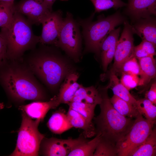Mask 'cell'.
<instances>
[{"label": "cell", "instance_id": "obj_1", "mask_svg": "<svg viewBox=\"0 0 156 156\" xmlns=\"http://www.w3.org/2000/svg\"><path fill=\"white\" fill-rule=\"evenodd\" d=\"M35 76L23 57L16 60L5 58L0 64V84L15 99L45 100L43 89Z\"/></svg>", "mask_w": 156, "mask_h": 156}, {"label": "cell", "instance_id": "obj_2", "mask_svg": "<svg viewBox=\"0 0 156 156\" xmlns=\"http://www.w3.org/2000/svg\"><path fill=\"white\" fill-rule=\"evenodd\" d=\"M23 59L34 75L52 90L56 89L68 74L74 72L71 65L54 48L45 44H40Z\"/></svg>", "mask_w": 156, "mask_h": 156}, {"label": "cell", "instance_id": "obj_3", "mask_svg": "<svg viewBox=\"0 0 156 156\" xmlns=\"http://www.w3.org/2000/svg\"><path fill=\"white\" fill-rule=\"evenodd\" d=\"M107 90L103 88L99 92L102 98L99 105L100 112L94 117L93 123L96 135H99L101 138L116 146L129 132L135 120L121 115L115 109L110 101Z\"/></svg>", "mask_w": 156, "mask_h": 156}, {"label": "cell", "instance_id": "obj_4", "mask_svg": "<svg viewBox=\"0 0 156 156\" xmlns=\"http://www.w3.org/2000/svg\"><path fill=\"white\" fill-rule=\"evenodd\" d=\"M32 25L23 15L14 12L10 24L1 28L0 34L7 42L6 58L21 59L26 51L36 48L39 42V37L34 34Z\"/></svg>", "mask_w": 156, "mask_h": 156}, {"label": "cell", "instance_id": "obj_5", "mask_svg": "<svg viewBox=\"0 0 156 156\" xmlns=\"http://www.w3.org/2000/svg\"><path fill=\"white\" fill-rule=\"evenodd\" d=\"M125 21V18L119 11L107 17H99L94 22L90 19L80 21L86 50L99 54L101 46L104 39L115 27Z\"/></svg>", "mask_w": 156, "mask_h": 156}, {"label": "cell", "instance_id": "obj_6", "mask_svg": "<svg viewBox=\"0 0 156 156\" xmlns=\"http://www.w3.org/2000/svg\"><path fill=\"white\" fill-rule=\"evenodd\" d=\"M22 113V120L17 131L16 146L10 156H38L41 142L45 137L38 130L41 121L38 119L33 120L24 112Z\"/></svg>", "mask_w": 156, "mask_h": 156}, {"label": "cell", "instance_id": "obj_7", "mask_svg": "<svg viewBox=\"0 0 156 156\" xmlns=\"http://www.w3.org/2000/svg\"><path fill=\"white\" fill-rule=\"evenodd\" d=\"M155 122L144 118L138 112L130 130L116 145L118 156H130L148 138Z\"/></svg>", "mask_w": 156, "mask_h": 156}, {"label": "cell", "instance_id": "obj_8", "mask_svg": "<svg viewBox=\"0 0 156 156\" xmlns=\"http://www.w3.org/2000/svg\"><path fill=\"white\" fill-rule=\"evenodd\" d=\"M56 47L64 50L76 62L79 60L81 48V38L78 24L72 15L67 12L63 22Z\"/></svg>", "mask_w": 156, "mask_h": 156}, {"label": "cell", "instance_id": "obj_9", "mask_svg": "<svg viewBox=\"0 0 156 156\" xmlns=\"http://www.w3.org/2000/svg\"><path fill=\"white\" fill-rule=\"evenodd\" d=\"M86 138L83 133L75 139L44 137L41 142L39 153L46 156H68L77 145L87 140Z\"/></svg>", "mask_w": 156, "mask_h": 156}, {"label": "cell", "instance_id": "obj_10", "mask_svg": "<svg viewBox=\"0 0 156 156\" xmlns=\"http://www.w3.org/2000/svg\"><path fill=\"white\" fill-rule=\"evenodd\" d=\"M121 36L118 40L116 47L113 65V71L118 72L123 63L133 56L134 38L131 26L125 21Z\"/></svg>", "mask_w": 156, "mask_h": 156}, {"label": "cell", "instance_id": "obj_11", "mask_svg": "<svg viewBox=\"0 0 156 156\" xmlns=\"http://www.w3.org/2000/svg\"><path fill=\"white\" fill-rule=\"evenodd\" d=\"M14 12L25 16L32 24L38 25L52 11L43 0H21L14 4Z\"/></svg>", "mask_w": 156, "mask_h": 156}, {"label": "cell", "instance_id": "obj_12", "mask_svg": "<svg viewBox=\"0 0 156 156\" xmlns=\"http://www.w3.org/2000/svg\"><path fill=\"white\" fill-rule=\"evenodd\" d=\"M61 10L52 11L43 20L39 43L55 46L62 24L63 19Z\"/></svg>", "mask_w": 156, "mask_h": 156}, {"label": "cell", "instance_id": "obj_13", "mask_svg": "<svg viewBox=\"0 0 156 156\" xmlns=\"http://www.w3.org/2000/svg\"><path fill=\"white\" fill-rule=\"evenodd\" d=\"M60 104L57 96H55L49 101L34 102L20 106L18 109L31 118L40 119L42 121L50 109L56 108Z\"/></svg>", "mask_w": 156, "mask_h": 156}, {"label": "cell", "instance_id": "obj_14", "mask_svg": "<svg viewBox=\"0 0 156 156\" xmlns=\"http://www.w3.org/2000/svg\"><path fill=\"white\" fill-rule=\"evenodd\" d=\"M127 11L138 20L156 14V0H128Z\"/></svg>", "mask_w": 156, "mask_h": 156}, {"label": "cell", "instance_id": "obj_15", "mask_svg": "<svg viewBox=\"0 0 156 156\" xmlns=\"http://www.w3.org/2000/svg\"><path fill=\"white\" fill-rule=\"evenodd\" d=\"M120 31V27L112 30L103 40L101 46L102 65L105 72L107 71L108 65L114 57Z\"/></svg>", "mask_w": 156, "mask_h": 156}, {"label": "cell", "instance_id": "obj_16", "mask_svg": "<svg viewBox=\"0 0 156 156\" xmlns=\"http://www.w3.org/2000/svg\"><path fill=\"white\" fill-rule=\"evenodd\" d=\"M131 25L133 34H136L142 39L156 44V20L151 16L136 20Z\"/></svg>", "mask_w": 156, "mask_h": 156}, {"label": "cell", "instance_id": "obj_17", "mask_svg": "<svg viewBox=\"0 0 156 156\" xmlns=\"http://www.w3.org/2000/svg\"><path fill=\"white\" fill-rule=\"evenodd\" d=\"M78 77V74L74 72L70 73L65 77L57 96L60 104H68L71 101L80 86V84L77 82Z\"/></svg>", "mask_w": 156, "mask_h": 156}, {"label": "cell", "instance_id": "obj_18", "mask_svg": "<svg viewBox=\"0 0 156 156\" xmlns=\"http://www.w3.org/2000/svg\"><path fill=\"white\" fill-rule=\"evenodd\" d=\"M67 115L73 127L82 129L83 134L86 138H90L96 135L95 127L92 121L88 120L70 108Z\"/></svg>", "mask_w": 156, "mask_h": 156}, {"label": "cell", "instance_id": "obj_19", "mask_svg": "<svg viewBox=\"0 0 156 156\" xmlns=\"http://www.w3.org/2000/svg\"><path fill=\"white\" fill-rule=\"evenodd\" d=\"M102 101L100 92L94 86L84 87L80 84L71 102H82L96 105H99Z\"/></svg>", "mask_w": 156, "mask_h": 156}, {"label": "cell", "instance_id": "obj_20", "mask_svg": "<svg viewBox=\"0 0 156 156\" xmlns=\"http://www.w3.org/2000/svg\"><path fill=\"white\" fill-rule=\"evenodd\" d=\"M140 72V86L147 85L156 76V61L153 57L147 56L138 59Z\"/></svg>", "mask_w": 156, "mask_h": 156}, {"label": "cell", "instance_id": "obj_21", "mask_svg": "<svg viewBox=\"0 0 156 156\" xmlns=\"http://www.w3.org/2000/svg\"><path fill=\"white\" fill-rule=\"evenodd\" d=\"M47 125L49 130L56 134H60L73 127L67 114L60 110L52 114Z\"/></svg>", "mask_w": 156, "mask_h": 156}, {"label": "cell", "instance_id": "obj_22", "mask_svg": "<svg viewBox=\"0 0 156 156\" xmlns=\"http://www.w3.org/2000/svg\"><path fill=\"white\" fill-rule=\"evenodd\" d=\"M109 83L105 89H111L114 95L131 104L136 107L137 100L129 90L121 83L115 73L112 72L109 76Z\"/></svg>", "mask_w": 156, "mask_h": 156}, {"label": "cell", "instance_id": "obj_23", "mask_svg": "<svg viewBox=\"0 0 156 156\" xmlns=\"http://www.w3.org/2000/svg\"><path fill=\"white\" fill-rule=\"evenodd\" d=\"M156 155V129H153L144 142L130 156H155Z\"/></svg>", "mask_w": 156, "mask_h": 156}, {"label": "cell", "instance_id": "obj_24", "mask_svg": "<svg viewBox=\"0 0 156 156\" xmlns=\"http://www.w3.org/2000/svg\"><path fill=\"white\" fill-rule=\"evenodd\" d=\"M110 100L115 109L124 116L135 118L138 113L136 107L116 95H114Z\"/></svg>", "mask_w": 156, "mask_h": 156}, {"label": "cell", "instance_id": "obj_25", "mask_svg": "<svg viewBox=\"0 0 156 156\" xmlns=\"http://www.w3.org/2000/svg\"><path fill=\"white\" fill-rule=\"evenodd\" d=\"M91 140H87L77 145L68 155V156H93L99 141L100 136L96 134Z\"/></svg>", "mask_w": 156, "mask_h": 156}, {"label": "cell", "instance_id": "obj_26", "mask_svg": "<svg viewBox=\"0 0 156 156\" xmlns=\"http://www.w3.org/2000/svg\"><path fill=\"white\" fill-rule=\"evenodd\" d=\"M136 107L138 112L150 121H155L156 105L144 98L137 100Z\"/></svg>", "mask_w": 156, "mask_h": 156}, {"label": "cell", "instance_id": "obj_27", "mask_svg": "<svg viewBox=\"0 0 156 156\" xmlns=\"http://www.w3.org/2000/svg\"><path fill=\"white\" fill-rule=\"evenodd\" d=\"M69 108L77 112L88 120L92 121L96 105L89 103L71 102L68 104Z\"/></svg>", "mask_w": 156, "mask_h": 156}, {"label": "cell", "instance_id": "obj_28", "mask_svg": "<svg viewBox=\"0 0 156 156\" xmlns=\"http://www.w3.org/2000/svg\"><path fill=\"white\" fill-rule=\"evenodd\" d=\"M14 2L0 1V27H7L11 23L14 13Z\"/></svg>", "mask_w": 156, "mask_h": 156}, {"label": "cell", "instance_id": "obj_29", "mask_svg": "<svg viewBox=\"0 0 156 156\" xmlns=\"http://www.w3.org/2000/svg\"><path fill=\"white\" fill-rule=\"evenodd\" d=\"M156 46L149 41L142 40L136 46H134L133 56L137 59L147 56L153 57L156 54Z\"/></svg>", "mask_w": 156, "mask_h": 156}, {"label": "cell", "instance_id": "obj_30", "mask_svg": "<svg viewBox=\"0 0 156 156\" xmlns=\"http://www.w3.org/2000/svg\"><path fill=\"white\" fill-rule=\"evenodd\" d=\"M118 151L116 146L100 138L93 156H116Z\"/></svg>", "mask_w": 156, "mask_h": 156}, {"label": "cell", "instance_id": "obj_31", "mask_svg": "<svg viewBox=\"0 0 156 156\" xmlns=\"http://www.w3.org/2000/svg\"><path fill=\"white\" fill-rule=\"evenodd\" d=\"M93 4L95 12H100L111 8L117 9L126 6L127 4L122 0H90Z\"/></svg>", "mask_w": 156, "mask_h": 156}, {"label": "cell", "instance_id": "obj_32", "mask_svg": "<svg viewBox=\"0 0 156 156\" xmlns=\"http://www.w3.org/2000/svg\"><path fill=\"white\" fill-rule=\"evenodd\" d=\"M118 72L139 76L140 68L137 59L133 55L130 57L123 63Z\"/></svg>", "mask_w": 156, "mask_h": 156}, {"label": "cell", "instance_id": "obj_33", "mask_svg": "<svg viewBox=\"0 0 156 156\" xmlns=\"http://www.w3.org/2000/svg\"><path fill=\"white\" fill-rule=\"evenodd\" d=\"M121 74L120 81L129 90L140 86V78L138 75L125 73Z\"/></svg>", "mask_w": 156, "mask_h": 156}, {"label": "cell", "instance_id": "obj_34", "mask_svg": "<svg viewBox=\"0 0 156 156\" xmlns=\"http://www.w3.org/2000/svg\"><path fill=\"white\" fill-rule=\"evenodd\" d=\"M145 98L156 105V83L155 81L152 84L149 90L146 93Z\"/></svg>", "mask_w": 156, "mask_h": 156}, {"label": "cell", "instance_id": "obj_35", "mask_svg": "<svg viewBox=\"0 0 156 156\" xmlns=\"http://www.w3.org/2000/svg\"><path fill=\"white\" fill-rule=\"evenodd\" d=\"M7 50L6 40L0 34V64L6 58Z\"/></svg>", "mask_w": 156, "mask_h": 156}, {"label": "cell", "instance_id": "obj_36", "mask_svg": "<svg viewBox=\"0 0 156 156\" xmlns=\"http://www.w3.org/2000/svg\"><path fill=\"white\" fill-rule=\"evenodd\" d=\"M56 0H43L44 3L48 8L51 11L52 10V7L54 3Z\"/></svg>", "mask_w": 156, "mask_h": 156}, {"label": "cell", "instance_id": "obj_37", "mask_svg": "<svg viewBox=\"0 0 156 156\" xmlns=\"http://www.w3.org/2000/svg\"><path fill=\"white\" fill-rule=\"evenodd\" d=\"M4 107V104L3 103H0V110L3 109Z\"/></svg>", "mask_w": 156, "mask_h": 156}, {"label": "cell", "instance_id": "obj_38", "mask_svg": "<svg viewBox=\"0 0 156 156\" xmlns=\"http://www.w3.org/2000/svg\"><path fill=\"white\" fill-rule=\"evenodd\" d=\"M14 0H0V1L14 2Z\"/></svg>", "mask_w": 156, "mask_h": 156}]
</instances>
